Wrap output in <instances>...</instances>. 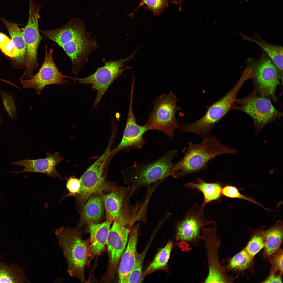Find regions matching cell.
<instances>
[{"instance_id":"1","label":"cell","mask_w":283,"mask_h":283,"mask_svg":"<svg viewBox=\"0 0 283 283\" xmlns=\"http://www.w3.org/2000/svg\"><path fill=\"white\" fill-rule=\"evenodd\" d=\"M237 153L236 150L224 145L214 136L204 139L199 144L190 142L182 159L173 164L170 176L177 178L198 172L207 168L208 162L216 156L224 154Z\"/></svg>"},{"instance_id":"2","label":"cell","mask_w":283,"mask_h":283,"mask_svg":"<svg viewBox=\"0 0 283 283\" xmlns=\"http://www.w3.org/2000/svg\"><path fill=\"white\" fill-rule=\"evenodd\" d=\"M55 234L67 260L69 274L84 282L85 269L90 257V237L83 239L81 231L64 226L56 229Z\"/></svg>"},{"instance_id":"3","label":"cell","mask_w":283,"mask_h":283,"mask_svg":"<svg viewBox=\"0 0 283 283\" xmlns=\"http://www.w3.org/2000/svg\"><path fill=\"white\" fill-rule=\"evenodd\" d=\"M135 189L122 186L115 188L104 197L106 219L117 221L133 226L137 221L144 222L146 218L147 205L139 201L132 206L130 200Z\"/></svg>"},{"instance_id":"4","label":"cell","mask_w":283,"mask_h":283,"mask_svg":"<svg viewBox=\"0 0 283 283\" xmlns=\"http://www.w3.org/2000/svg\"><path fill=\"white\" fill-rule=\"evenodd\" d=\"M177 155L176 150H170L151 162L135 163L122 171L124 183L137 193L144 187L161 182L170 176L172 160Z\"/></svg>"},{"instance_id":"5","label":"cell","mask_w":283,"mask_h":283,"mask_svg":"<svg viewBox=\"0 0 283 283\" xmlns=\"http://www.w3.org/2000/svg\"><path fill=\"white\" fill-rule=\"evenodd\" d=\"M245 81L244 79L240 78L224 97L208 107L206 113L202 117L193 122L180 125L178 128L183 131L197 134L203 140L210 137L215 125L233 109L238 94Z\"/></svg>"},{"instance_id":"6","label":"cell","mask_w":283,"mask_h":283,"mask_svg":"<svg viewBox=\"0 0 283 283\" xmlns=\"http://www.w3.org/2000/svg\"><path fill=\"white\" fill-rule=\"evenodd\" d=\"M107 161L106 157L101 156L79 179L81 183L80 191L75 197L76 208L80 215L84 205L90 197L103 192H110L118 186L106 177L105 169Z\"/></svg>"},{"instance_id":"7","label":"cell","mask_w":283,"mask_h":283,"mask_svg":"<svg viewBox=\"0 0 283 283\" xmlns=\"http://www.w3.org/2000/svg\"><path fill=\"white\" fill-rule=\"evenodd\" d=\"M177 102V98L172 91L156 98L145 124L148 130H155L162 132L172 139L175 130L180 124L176 117L177 112L180 109Z\"/></svg>"},{"instance_id":"8","label":"cell","mask_w":283,"mask_h":283,"mask_svg":"<svg viewBox=\"0 0 283 283\" xmlns=\"http://www.w3.org/2000/svg\"><path fill=\"white\" fill-rule=\"evenodd\" d=\"M255 88L247 96L237 98L233 109L243 111L253 119L256 134L265 126L282 116V113L275 108L270 99L258 96Z\"/></svg>"},{"instance_id":"9","label":"cell","mask_w":283,"mask_h":283,"mask_svg":"<svg viewBox=\"0 0 283 283\" xmlns=\"http://www.w3.org/2000/svg\"><path fill=\"white\" fill-rule=\"evenodd\" d=\"M136 51L127 58L106 62L103 66L97 68L94 73L86 77L75 78L68 76V78L74 80L76 83L91 85L93 90L97 91L93 106V109H95L113 82L123 75V73L125 71L132 68L129 67H123L126 66L125 63L133 58Z\"/></svg>"},{"instance_id":"10","label":"cell","mask_w":283,"mask_h":283,"mask_svg":"<svg viewBox=\"0 0 283 283\" xmlns=\"http://www.w3.org/2000/svg\"><path fill=\"white\" fill-rule=\"evenodd\" d=\"M28 0L29 18L23 31L26 48V69L24 74L20 78H23L25 77L27 79L32 76L35 70L38 69L37 51L39 44L42 39L38 27L39 19L40 18L39 13L42 5L36 3L33 0Z\"/></svg>"},{"instance_id":"11","label":"cell","mask_w":283,"mask_h":283,"mask_svg":"<svg viewBox=\"0 0 283 283\" xmlns=\"http://www.w3.org/2000/svg\"><path fill=\"white\" fill-rule=\"evenodd\" d=\"M214 226L210 228L204 227L202 230V239L204 243L208 266L207 276L203 282L232 283L238 275L234 277L228 276L220 261L219 252L220 239L217 234L216 224Z\"/></svg>"},{"instance_id":"12","label":"cell","mask_w":283,"mask_h":283,"mask_svg":"<svg viewBox=\"0 0 283 283\" xmlns=\"http://www.w3.org/2000/svg\"><path fill=\"white\" fill-rule=\"evenodd\" d=\"M110 229L106 246L108 258V267L101 281L109 282L114 278L125 249L132 227L117 221Z\"/></svg>"},{"instance_id":"13","label":"cell","mask_w":283,"mask_h":283,"mask_svg":"<svg viewBox=\"0 0 283 283\" xmlns=\"http://www.w3.org/2000/svg\"><path fill=\"white\" fill-rule=\"evenodd\" d=\"M202 204H196L187 213L184 217L176 224V240L192 246L199 245L202 240V228L210 224L205 217Z\"/></svg>"},{"instance_id":"14","label":"cell","mask_w":283,"mask_h":283,"mask_svg":"<svg viewBox=\"0 0 283 283\" xmlns=\"http://www.w3.org/2000/svg\"><path fill=\"white\" fill-rule=\"evenodd\" d=\"M252 71L255 87L258 96L277 101L275 91L277 86L282 81V77L271 60L262 58L255 64Z\"/></svg>"},{"instance_id":"15","label":"cell","mask_w":283,"mask_h":283,"mask_svg":"<svg viewBox=\"0 0 283 283\" xmlns=\"http://www.w3.org/2000/svg\"><path fill=\"white\" fill-rule=\"evenodd\" d=\"M45 48L44 61L38 72L32 74L28 79L20 78L24 88H34L35 93L38 94L47 86L55 84L63 85L69 82L64 79L68 76L61 73L54 62L52 56L53 50L51 48L48 52L47 45Z\"/></svg>"},{"instance_id":"16","label":"cell","mask_w":283,"mask_h":283,"mask_svg":"<svg viewBox=\"0 0 283 283\" xmlns=\"http://www.w3.org/2000/svg\"><path fill=\"white\" fill-rule=\"evenodd\" d=\"M98 46L95 39L86 30L80 36L61 47L71 59L72 72L77 75L87 63L90 55L98 48Z\"/></svg>"},{"instance_id":"17","label":"cell","mask_w":283,"mask_h":283,"mask_svg":"<svg viewBox=\"0 0 283 283\" xmlns=\"http://www.w3.org/2000/svg\"><path fill=\"white\" fill-rule=\"evenodd\" d=\"M134 91L131 90L127 118L122 139L115 151L140 148L145 144L144 134L148 130L146 125L141 126L136 122L133 110Z\"/></svg>"},{"instance_id":"18","label":"cell","mask_w":283,"mask_h":283,"mask_svg":"<svg viewBox=\"0 0 283 283\" xmlns=\"http://www.w3.org/2000/svg\"><path fill=\"white\" fill-rule=\"evenodd\" d=\"M46 154V156L45 158L20 160L17 162H12V164L13 165L21 166L24 167L23 170L14 172L40 173L51 177L58 178L62 179L61 176L56 170V167L58 163L65 160L60 156L58 152L51 154L47 151Z\"/></svg>"},{"instance_id":"19","label":"cell","mask_w":283,"mask_h":283,"mask_svg":"<svg viewBox=\"0 0 283 283\" xmlns=\"http://www.w3.org/2000/svg\"><path fill=\"white\" fill-rule=\"evenodd\" d=\"M85 25L79 18L74 17L63 26L50 30H39L45 37L60 46L80 36L86 30Z\"/></svg>"},{"instance_id":"20","label":"cell","mask_w":283,"mask_h":283,"mask_svg":"<svg viewBox=\"0 0 283 283\" xmlns=\"http://www.w3.org/2000/svg\"><path fill=\"white\" fill-rule=\"evenodd\" d=\"M140 225L139 222L134 225L131 229L127 246L118 266L119 282L124 283L136 262L138 256L137 246Z\"/></svg>"},{"instance_id":"21","label":"cell","mask_w":283,"mask_h":283,"mask_svg":"<svg viewBox=\"0 0 283 283\" xmlns=\"http://www.w3.org/2000/svg\"><path fill=\"white\" fill-rule=\"evenodd\" d=\"M112 222L106 219L102 223H91L87 224L90 238V262L95 257L100 255L104 252Z\"/></svg>"},{"instance_id":"22","label":"cell","mask_w":283,"mask_h":283,"mask_svg":"<svg viewBox=\"0 0 283 283\" xmlns=\"http://www.w3.org/2000/svg\"><path fill=\"white\" fill-rule=\"evenodd\" d=\"M104 196L103 192L99 193L92 195L88 199L80 215L79 225L100 223L105 213Z\"/></svg>"},{"instance_id":"23","label":"cell","mask_w":283,"mask_h":283,"mask_svg":"<svg viewBox=\"0 0 283 283\" xmlns=\"http://www.w3.org/2000/svg\"><path fill=\"white\" fill-rule=\"evenodd\" d=\"M0 20L8 30L16 51V55L12 59L13 63L18 69L25 68L26 48L23 31L15 23L0 17Z\"/></svg>"},{"instance_id":"24","label":"cell","mask_w":283,"mask_h":283,"mask_svg":"<svg viewBox=\"0 0 283 283\" xmlns=\"http://www.w3.org/2000/svg\"><path fill=\"white\" fill-rule=\"evenodd\" d=\"M221 262L222 264L227 263L224 267L227 273L232 271L244 276L246 275V271L248 270L253 275L255 274L254 257L251 256L244 248L232 257L223 259Z\"/></svg>"},{"instance_id":"25","label":"cell","mask_w":283,"mask_h":283,"mask_svg":"<svg viewBox=\"0 0 283 283\" xmlns=\"http://www.w3.org/2000/svg\"><path fill=\"white\" fill-rule=\"evenodd\" d=\"M196 179L195 183L188 182L185 184L184 186L191 189H196L202 193L204 202L202 205L203 206L206 204L213 201H220L222 195V183L218 182L208 183L198 176Z\"/></svg>"},{"instance_id":"26","label":"cell","mask_w":283,"mask_h":283,"mask_svg":"<svg viewBox=\"0 0 283 283\" xmlns=\"http://www.w3.org/2000/svg\"><path fill=\"white\" fill-rule=\"evenodd\" d=\"M265 244L261 254L262 258L266 260L276 251L282 243L283 238V224L279 220L270 228L264 231Z\"/></svg>"},{"instance_id":"27","label":"cell","mask_w":283,"mask_h":283,"mask_svg":"<svg viewBox=\"0 0 283 283\" xmlns=\"http://www.w3.org/2000/svg\"><path fill=\"white\" fill-rule=\"evenodd\" d=\"M240 34L244 39L253 42L258 45L268 55L283 76V48L281 46L269 44L263 40L258 34L251 37L242 33Z\"/></svg>"},{"instance_id":"28","label":"cell","mask_w":283,"mask_h":283,"mask_svg":"<svg viewBox=\"0 0 283 283\" xmlns=\"http://www.w3.org/2000/svg\"><path fill=\"white\" fill-rule=\"evenodd\" d=\"M0 261V283L29 282L26 278L24 270L16 263L9 265L3 261L2 254Z\"/></svg>"},{"instance_id":"29","label":"cell","mask_w":283,"mask_h":283,"mask_svg":"<svg viewBox=\"0 0 283 283\" xmlns=\"http://www.w3.org/2000/svg\"><path fill=\"white\" fill-rule=\"evenodd\" d=\"M265 227L263 225L258 229H249L250 239L244 248L253 257L265 246Z\"/></svg>"},{"instance_id":"30","label":"cell","mask_w":283,"mask_h":283,"mask_svg":"<svg viewBox=\"0 0 283 283\" xmlns=\"http://www.w3.org/2000/svg\"><path fill=\"white\" fill-rule=\"evenodd\" d=\"M173 246V243L170 240L160 249L146 270L143 275L144 277L145 275L163 268L167 265Z\"/></svg>"},{"instance_id":"31","label":"cell","mask_w":283,"mask_h":283,"mask_svg":"<svg viewBox=\"0 0 283 283\" xmlns=\"http://www.w3.org/2000/svg\"><path fill=\"white\" fill-rule=\"evenodd\" d=\"M147 249L146 248L141 254L138 255L134 267L124 280V283L142 282L144 277L142 272L143 264Z\"/></svg>"},{"instance_id":"32","label":"cell","mask_w":283,"mask_h":283,"mask_svg":"<svg viewBox=\"0 0 283 283\" xmlns=\"http://www.w3.org/2000/svg\"><path fill=\"white\" fill-rule=\"evenodd\" d=\"M170 2V0H141L139 5L130 15L132 16L136 10L145 5L144 7L145 10L151 11L154 16H159L168 7Z\"/></svg>"},{"instance_id":"33","label":"cell","mask_w":283,"mask_h":283,"mask_svg":"<svg viewBox=\"0 0 283 283\" xmlns=\"http://www.w3.org/2000/svg\"><path fill=\"white\" fill-rule=\"evenodd\" d=\"M222 195L232 198H237L251 202L268 210L254 199L241 194L238 189L235 187L228 184L223 186L221 189Z\"/></svg>"},{"instance_id":"34","label":"cell","mask_w":283,"mask_h":283,"mask_svg":"<svg viewBox=\"0 0 283 283\" xmlns=\"http://www.w3.org/2000/svg\"><path fill=\"white\" fill-rule=\"evenodd\" d=\"M5 109L13 121L17 118V112L15 102L11 94L2 91L0 92Z\"/></svg>"},{"instance_id":"35","label":"cell","mask_w":283,"mask_h":283,"mask_svg":"<svg viewBox=\"0 0 283 283\" xmlns=\"http://www.w3.org/2000/svg\"><path fill=\"white\" fill-rule=\"evenodd\" d=\"M0 50L4 55L12 59L16 55V51L11 38L0 32Z\"/></svg>"},{"instance_id":"36","label":"cell","mask_w":283,"mask_h":283,"mask_svg":"<svg viewBox=\"0 0 283 283\" xmlns=\"http://www.w3.org/2000/svg\"><path fill=\"white\" fill-rule=\"evenodd\" d=\"M271 269L283 274V249L280 247L268 257Z\"/></svg>"},{"instance_id":"37","label":"cell","mask_w":283,"mask_h":283,"mask_svg":"<svg viewBox=\"0 0 283 283\" xmlns=\"http://www.w3.org/2000/svg\"><path fill=\"white\" fill-rule=\"evenodd\" d=\"M81 183L79 179L74 176L70 177L67 180L66 187L69 191V196H75L80 192Z\"/></svg>"},{"instance_id":"38","label":"cell","mask_w":283,"mask_h":283,"mask_svg":"<svg viewBox=\"0 0 283 283\" xmlns=\"http://www.w3.org/2000/svg\"><path fill=\"white\" fill-rule=\"evenodd\" d=\"M282 274L271 269L269 275L262 283H282Z\"/></svg>"},{"instance_id":"39","label":"cell","mask_w":283,"mask_h":283,"mask_svg":"<svg viewBox=\"0 0 283 283\" xmlns=\"http://www.w3.org/2000/svg\"><path fill=\"white\" fill-rule=\"evenodd\" d=\"M170 2L173 4L178 5L179 10H181L183 0H170Z\"/></svg>"},{"instance_id":"40","label":"cell","mask_w":283,"mask_h":283,"mask_svg":"<svg viewBox=\"0 0 283 283\" xmlns=\"http://www.w3.org/2000/svg\"><path fill=\"white\" fill-rule=\"evenodd\" d=\"M1 117H0V124L1 123Z\"/></svg>"},{"instance_id":"41","label":"cell","mask_w":283,"mask_h":283,"mask_svg":"<svg viewBox=\"0 0 283 283\" xmlns=\"http://www.w3.org/2000/svg\"></svg>"},{"instance_id":"42","label":"cell","mask_w":283,"mask_h":283,"mask_svg":"<svg viewBox=\"0 0 283 283\" xmlns=\"http://www.w3.org/2000/svg\"></svg>"}]
</instances>
